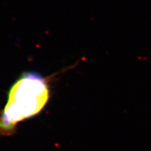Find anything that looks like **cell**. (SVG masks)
<instances>
[{
	"mask_svg": "<svg viewBox=\"0 0 151 151\" xmlns=\"http://www.w3.org/2000/svg\"><path fill=\"white\" fill-rule=\"evenodd\" d=\"M49 80L35 73L22 75L9 89L7 102L0 113V135L15 133L19 123L44 109L50 98Z\"/></svg>",
	"mask_w": 151,
	"mask_h": 151,
	"instance_id": "1",
	"label": "cell"
}]
</instances>
